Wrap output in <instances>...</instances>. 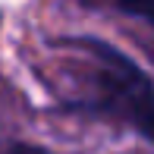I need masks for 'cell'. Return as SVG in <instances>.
Masks as SVG:
<instances>
[{
    "mask_svg": "<svg viewBox=\"0 0 154 154\" xmlns=\"http://www.w3.org/2000/svg\"><path fill=\"white\" fill-rule=\"evenodd\" d=\"M6 154H51V151H44V148H38V145H13Z\"/></svg>",
    "mask_w": 154,
    "mask_h": 154,
    "instance_id": "3",
    "label": "cell"
},
{
    "mask_svg": "<svg viewBox=\"0 0 154 154\" xmlns=\"http://www.w3.org/2000/svg\"><path fill=\"white\" fill-rule=\"evenodd\" d=\"M57 91L66 110L129 126L154 142V82L101 38L57 41Z\"/></svg>",
    "mask_w": 154,
    "mask_h": 154,
    "instance_id": "1",
    "label": "cell"
},
{
    "mask_svg": "<svg viewBox=\"0 0 154 154\" xmlns=\"http://www.w3.org/2000/svg\"><path fill=\"white\" fill-rule=\"evenodd\" d=\"M116 6H120V13H126V16H132L135 22L145 25L151 51H154V0H116Z\"/></svg>",
    "mask_w": 154,
    "mask_h": 154,
    "instance_id": "2",
    "label": "cell"
}]
</instances>
